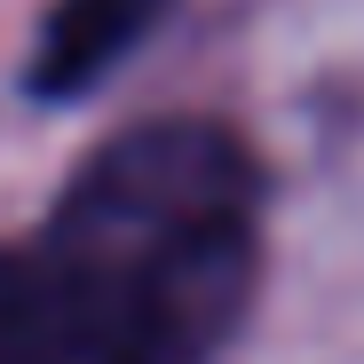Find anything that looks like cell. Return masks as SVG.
Segmentation results:
<instances>
[{
  "mask_svg": "<svg viewBox=\"0 0 364 364\" xmlns=\"http://www.w3.org/2000/svg\"><path fill=\"white\" fill-rule=\"evenodd\" d=\"M0 364H48V341H40V293H32L24 254H0Z\"/></svg>",
  "mask_w": 364,
  "mask_h": 364,
  "instance_id": "obj_3",
  "label": "cell"
},
{
  "mask_svg": "<svg viewBox=\"0 0 364 364\" xmlns=\"http://www.w3.org/2000/svg\"><path fill=\"white\" fill-rule=\"evenodd\" d=\"M254 159L214 119L127 127L24 246L48 364H214L254 293Z\"/></svg>",
  "mask_w": 364,
  "mask_h": 364,
  "instance_id": "obj_1",
  "label": "cell"
},
{
  "mask_svg": "<svg viewBox=\"0 0 364 364\" xmlns=\"http://www.w3.org/2000/svg\"><path fill=\"white\" fill-rule=\"evenodd\" d=\"M174 0H55L48 24H40V48H32V95H80L95 87L127 48H143L159 32V16Z\"/></svg>",
  "mask_w": 364,
  "mask_h": 364,
  "instance_id": "obj_2",
  "label": "cell"
}]
</instances>
